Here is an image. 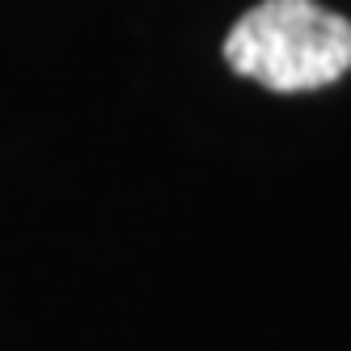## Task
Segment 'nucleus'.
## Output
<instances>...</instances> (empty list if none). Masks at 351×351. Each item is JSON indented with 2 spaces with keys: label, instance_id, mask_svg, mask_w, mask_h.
Returning a JSON list of instances; mask_svg holds the SVG:
<instances>
[{
  "label": "nucleus",
  "instance_id": "obj_1",
  "mask_svg": "<svg viewBox=\"0 0 351 351\" xmlns=\"http://www.w3.org/2000/svg\"><path fill=\"white\" fill-rule=\"evenodd\" d=\"M224 64L271 93L326 89L351 68V21L317 0H258L224 34Z\"/></svg>",
  "mask_w": 351,
  "mask_h": 351
}]
</instances>
